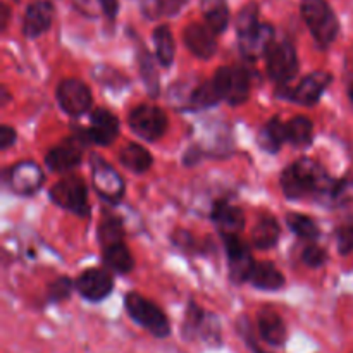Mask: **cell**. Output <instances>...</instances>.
Segmentation results:
<instances>
[{"label":"cell","instance_id":"cell-1","mask_svg":"<svg viewBox=\"0 0 353 353\" xmlns=\"http://www.w3.org/2000/svg\"><path fill=\"white\" fill-rule=\"evenodd\" d=\"M338 181L327 176L323 165L317 164L312 159H302L290 168H286L281 174L283 192L288 199L300 200L305 196H326L331 202L334 186Z\"/></svg>","mask_w":353,"mask_h":353},{"label":"cell","instance_id":"cell-2","mask_svg":"<svg viewBox=\"0 0 353 353\" xmlns=\"http://www.w3.org/2000/svg\"><path fill=\"white\" fill-rule=\"evenodd\" d=\"M300 10H302V17L309 26L314 40L321 47H327L333 43L338 30H340V24L326 0H302Z\"/></svg>","mask_w":353,"mask_h":353},{"label":"cell","instance_id":"cell-3","mask_svg":"<svg viewBox=\"0 0 353 353\" xmlns=\"http://www.w3.org/2000/svg\"><path fill=\"white\" fill-rule=\"evenodd\" d=\"M124 305H126L131 319L143 326L148 333L157 338L169 336V333H171L169 319L154 302L143 299L138 293H128L126 299H124Z\"/></svg>","mask_w":353,"mask_h":353},{"label":"cell","instance_id":"cell-4","mask_svg":"<svg viewBox=\"0 0 353 353\" xmlns=\"http://www.w3.org/2000/svg\"><path fill=\"white\" fill-rule=\"evenodd\" d=\"M50 199L59 207L76 216H88V192H86L85 181L78 176H69L55 183L50 188Z\"/></svg>","mask_w":353,"mask_h":353},{"label":"cell","instance_id":"cell-5","mask_svg":"<svg viewBox=\"0 0 353 353\" xmlns=\"http://www.w3.org/2000/svg\"><path fill=\"white\" fill-rule=\"evenodd\" d=\"M212 81L221 99L231 105H241L250 95V76L243 68L217 69Z\"/></svg>","mask_w":353,"mask_h":353},{"label":"cell","instance_id":"cell-6","mask_svg":"<svg viewBox=\"0 0 353 353\" xmlns=\"http://www.w3.org/2000/svg\"><path fill=\"white\" fill-rule=\"evenodd\" d=\"M131 131L147 141H155L168 130V117L155 105H138L128 117Z\"/></svg>","mask_w":353,"mask_h":353},{"label":"cell","instance_id":"cell-7","mask_svg":"<svg viewBox=\"0 0 353 353\" xmlns=\"http://www.w3.org/2000/svg\"><path fill=\"white\" fill-rule=\"evenodd\" d=\"M269 78L276 83H286L296 74L299 59L295 47L290 41H274L265 54Z\"/></svg>","mask_w":353,"mask_h":353},{"label":"cell","instance_id":"cell-8","mask_svg":"<svg viewBox=\"0 0 353 353\" xmlns=\"http://www.w3.org/2000/svg\"><path fill=\"white\" fill-rule=\"evenodd\" d=\"M57 102L69 116H81L92 105V92L79 79H64L57 86Z\"/></svg>","mask_w":353,"mask_h":353},{"label":"cell","instance_id":"cell-9","mask_svg":"<svg viewBox=\"0 0 353 353\" xmlns=\"http://www.w3.org/2000/svg\"><path fill=\"white\" fill-rule=\"evenodd\" d=\"M93 172V186H95L97 193L102 196L103 200L110 203H116L123 199L124 195V181L119 176V172L114 168H110L105 161L99 157H93L92 164Z\"/></svg>","mask_w":353,"mask_h":353},{"label":"cell","instance_id":"cell-10","mask_svg":"<svg viewBox=\"0 0 353 353\" xmlns=\"http://www.w3.org/2000/svg\"><path fill=\"white\" fill-rule=\"evenodd\" d=\"M76 288L81 293L83 299L90 302H102L112 293V274L105 269H86L76 281Z\"/></svg>","mask_w":353,"mask_h":353},{"label":"cell","instance_id":"cell-11","mask_svg":"<svg viewBox=\"0 0 353 353\" xmlns=\"http://www.w3.org/2000/svg\"><path fill=\"white\" fill-rule=\"evenodd\" d=\"M9 185L17 195H33L43 185V172L33 161H23L10 169Z\"/></svg>","mask_w":353,"mask_h":353},{"label":"cell","instance_id":"cell-12","mask_svg":"<svg viewBox=\"0 0 353 353\" xmlns=\"http://www.w3.org/2000/svg\"><path fill=\"white\" fill-rule=\"evenodd\" d=\"M224 243H226L228 259H230V272L233 281L236 283L248 281V279H250L252 271H254L255 268L248 247L241 241L240 236L224 238Z\"/></svg>","mask_w":353,"mask_h":353},{"label":"cell","instance_id":"cell-13","mask_svg":"<svg viewBox=\"0 0 353 353\" xmlns=\"http://www.w3.org/2000/svg\"><path fill=\"white\" fill-rule=\"evenodd\" d=\"M333 81V76L326 71H316L307 74L302 81L299 83L295 90L290 93V99L300 105H314L319 102L321 95L326 92L327 86Z\"/></svg>","mask_w":353,"mask_h":353},{"label":"cell","instance_id":"cell-14","mask_svg":"<svg viewBox=\"0 0 353 353\" xmlns=\"http://www.w3.org/2000/svg\"><path fill=\"white\" fill-rule=\"evenodd\" d=\"M117 133H119V119L110 110L103 107L93 110L92 124L86 131L90 141L97 145H110L116 140Z\"/></svg>","mask_w":353,"mask_h":353},{"label":"cell","instance_id":"cell-15","mask_svg":"<svg viewBox=\"0 0 353 353\" xmlns=\"http://www.w3.org/2000/svg\"><path fill=\"white\" fill-rule=\"evenodd\" d=\"M183 40L188 50L200 59H210L217 50V41L212 31L202 24H188L183 31Z\"/></svg>","mask_w":353,"mask_h":353},{"label":"cell","instance_id":"cell-16","mask_svg":"<svg viewBox=\"0 0 353 353\" xmlns=\"http://www.w3.org/2000/svg\"><path fill=\"white\" fill-rule=\"evenodd\" d=\"M52 19H54V7L50 2L38 0L28 6L24 12L23 21V33L28 38H37L43 34L50 28Z\"/></svg>","mask_w":353,"mask_h":353},{"label":"cell","instance_id":"cell-17","mask_svg":"<svg viewBox=\"0 0 353 353\" xmlns=\"http://www.w3.org/2000/svg\"><path fill=\"white\" fill-rule=\"evenodd\" d=\"M240 48L248 59H259L268 54L271 45L274 43V30L271 24H259L255 30L240 34Z\"/></svg>","mask_w":353,"mask_h":353},{"label":"cell","instance_id":"cell-18","mask_svg":"<svg viewBox=\"0 0 353 353\" xmlns=\"http://www.w3.org/2000/svg\"><path fill=\"white\" fill-rule=\"evenodd\" d=\"M81 161V145L78 143L76 138H69V140L62 141L61 145L52 148L45 157L48 169L55 172H65L69 169L76 168Z\"/></svg>","mask_w":353,"mask_h":353},{"label":"cell","instance_id":"cell-19","mask_svg":"<svg viewBox=\"0 0 353 353\" xmlns=\"http://www.w3.org/2000/svg\"><path fill=\"white\" fill-rule=\"evenodd\" d=\"M212 219L216 226L219 228L221 234L224 238L240 236V231L245 226V216L238 207L230 205L226 202H221L214 207Z\"/></svg>","mask_w":353,"mask_h":353},{"label":"cell","instance_id":"cell-20","mask_svg":"<svg viewBox=\"0 0 353 353\" xmlns=\"http://www.w3.org/2000/svg\"><path fill=\"white\" fill-rule=\"evenodd\" d=\"M259 331H261L262 340L272 347L285 345L286 336H288L283 319L272 310H262L261 316H259Z\"/></svg>","mask_w":353,"mask_h":353},{"label":"cell","instance_id":"cell-21","mask_svg":"<svg viewBox=\"0 0 353 353\" xmlns=\"http://www.w3.org/2000/svg\"><path fill=\"white\" fill-rule=\"evenodd\" d=\"M200 7H202L207 28L214 34L224 33L230 23V9H228L226 0H202Z\"/></svg>","mask_w":353,"mask_h":353},{"label":"cell","instance_id":"cell-22","mask_svg":"<svg viewBox=\"0 0 353 353\" xmlns=\"http://www.w3.org/2000/svg\"><path fill=\"white\" fill-rule=\"evenodd\" d=\"M103 250V262L110 271L119 272V274H128L133 269L134 262L131 257L130 250H128L124 241H117V243L107 245L102 248Z\"/></svg>","mask_w":353,"mask_h":353},{"label":"cell","instance_id":"cell-23","mask_svg":"<svg viewBox=\"0 0 353 353\" xmlns=\"http://www.w3.org/2000/svg\"><path fill=\"white\" fill-rule=\"evenodd\" d=\"M119 161L130 171L141 174L152 165V155L138 143H126L119 152Z\"/></svg>","mask_w":353,"mask_h":353},{"label":"cell","instance_id":"cell-24","mask_svg":"<svg viewBox=\"0 0 353 353\" xmlns=\"http://www.w3.org/2000/svg\"><path fill=\"white\" fill-rule=\"evenodd\" d=\"M248 281L259 290H268V292H274V290L283 288L285 285V278L281 272L269 262H262V264H255L254 271H252L250 279Z\"/></svg>","mask_w":353,"mask_h":353},{"label":"cell","instance_id":"cell-25","mask_svg":"<svg viewBox=\"0 0 353 353\" xmlns=\"http://www.w3.org/2000/svg\"><path fill=\"white\" fill-rule=\"evenodd\" d=\"M279 240V224L272 217H262L259 219L257 226L252 231V241L257 248L268 250L272 248Z\"/></svg>","mask_w":353,"mask_h":353},{"label":"cell","instance_id":"cell-26","mask_svg":"<svg viewBox=\"0 0 353 353\" xmlns=\"http://www.w3.org/2000/svg\"><path fill=\"white\" fill-rule=\"evenodd\" d=\"M285 141H288L286 124L283 123L281 119H278V117H274V119L269 121L264 126V130L261 131V140H259V143H261V147L264 148V150L274 154V152H278L279 148H281V145L285 143Z\"/></svg>","mask_w":353,"mask_h":353},{"label":"cell","instance_id":"cell-27","mask_svg":"<svg viewBox=\"0 0 353 353\" xmlns=\"http://www.w3.org/2000/svg\"><path fill=\"white\" fill-rule=\"evenodd\" d=\"M154 45H155V55H157L159 62L164 68H169L174 61V38H172L171 30L168 26H157L154 30Z\"/></svg>","mask_w":353,"mask_h":353},{"label":"cell","instance_id":"cell-28","mask_svg":"<svg viewBox=\"0 0 353 353\" xmlns=\"http://www.w3.org/2000/svg\"><path fill=\"white\" fill-rule=\"evenodd\" d=\"M314 128L309 117L296 116L286 124V134H288V141L295 147H307L312 141Z\"/></svg>","mask_w":353,"mask_h":353},{"label":"cell","instance_id":"cell-29","mask_svg":"<svg viewBox=\"0 0 353 353\" xmlns=\"http://www.w3.org/2000/svg\"><path fill=\"white\" fill-rule=\"evenodd\" d=\"M331 203L347 216L348 223L353 224V178H345L334 186Z\"/></svg>","mask_w":353,"mask_h":353},{"label":"cell","instance_id":"cell-30","mask_svg":"<svg viewBox=\"0 0 353 353\" xmlns=\"http://www.w3.org/2000/svg\"><path fill=\"white\" fill-rule=\"evenodd\" d=\"M138 65H140V74L143 79L145 86H147L148 93L154 97H157L159 93V72L155 69L154 61H152V55L148 54L147 48L143 45H140V54H138Z\"/></svg>","mask_w":353,"mask_h":353},{"label":"cell","instance_id":"cell-31","mask_svg":"<svg viewBox=\"0 0 353 353\" xmlns=\"http://www.w3.org/2000/svg\"><path fill=\"white\" fill-rule=\"evenodd\" d=\"M286 223H288L290 230L303 240H316L319 236V228L309 216L292 212L286 217Z\"/></svg>","mask_w":353,"mask_h":353},{"label":"cell","instance_id":"cell-32","mask_svg":"<svg viewBox=\"0 0 353 353\" xmlns=\"http://www.w3.org/2000/svg\"><path fill=\"white\" fill-rule=\"evenodd\" d=\"M219 100H221V97H219V93H217L216 86H214V81L203 83V85H199L193 88L190 109L192 110L207 109V107L216 105Z\"/></svg>","mask_w":353,"mask_h":353},{"label":"cell","instance_id":"cell-33","mask_svg":"<svg viewBox=\"0 0 353 353\" xmlns=\"http://www.w3.org/2000/svg\"><path fill=\"white\" fill-rule=\"evenodd\" d=\"M205 319L207 314L195 302L190 303L188 310H186L185 323H183V336L186 340H193V338L200 336V331H202Z\"/></svg>","mask_w":353,"mask_h":353},{"label":"cell","instance_id":"cell-34","mask_svg":"<svg viewBox=\"0 0 353 353\" xmlns=\"http://www.w3.org/2000/svg\"><path fill=\"white\" fill-rule=\"evenodd\" d=\"M123 234V224H121V221L116 219V217H107V219L100 224L99 240L102 248L107 247V245L117 243V241H124Z\"/></svg>","mask_w":353,"mask_h":353},{"label":"cell","instance_id":"cell-35","mask_svg":"<svg viewBox=\"0 0 353 353\" xmlns=\"http://www.w3.org/2000/svg\"><path fill=\"white\" fill-rule=\"evenodd\" d=\"M234 24H236L238 37H240V34L248 33V31L255 30V28L261 24V23H259V7H257V3H254V2L247 3V6H245L243 9L238 12Z\"/></svg>","mask_w":353,"mask_h":353},{"label":"cell","instance_id":"cell-36","mask_svg":"<svg viewBox=\"0 0 353 353\" xmlns=\"http://www.w3.org/2000/svg\"><path fill=\"white\" fill-rule=\"evenodd\" d=\"M72 292V281L69 278H59L48 288V299L50 302H64L65 299L71 296Z\"/></svg>","mask_w":353,"mask_h":353},{"label":"cell","instance_id":"cell-37","mask_svg":"<svg viewBox=\"0 0 353 353\" xmlns=\"http://www.w3.org/2000/svg\"><path fill=\"white\" fill-rule=\"evenodd\" d=\"M336 243H338V250H340L341 255L350 254L353 250V224L347 223L341 228H338Z\"/></svg>","mask_w":353,"mask_h":353},{"label":"cell","instance_id":"cell-38","mask_svg":"<svg viewBox=\"0 0 353 353\" xmlns=\"http://www.w3.org/2000/svg\"><path fill=\"white\" fill-rule=\"evenodd\" d=\"M326 250L317 247V245H310V247H307L302 254L303 264L309 265V268H321V265L326 262Z\"/></svg>","mask_w":353,"mask_h":353},{"label":"cell","instance_id":"cell-39","mask_svg":"<svg viewBox=\"0 0 353 353\" xmlns=\"http://www.w3.org/2000/svg\"><path fill=\"white\" fill-rule=\"evenodd\" d=\"M186 3L188 0H154L157 14H164V16H176Z\"/></svg>","mask_w":353,"mask_h":353},{"label":"cell","instance_id":"cell-40","mask_svg":"<svg viewBox=\"0 0 353 353\" xmlns=\"http://www.w3.org/2000/svg\"><path fill=\"white\" fill-rule=\"evenodd\" d=\"M119 74L117 71H114V69H109L105 68V65H100V68H97L95 71H93V76H95L97 79H99L100 83H103V85H109V86H123L124 83H126V78L123 79H114L112 76Z\"/></svg>","mask_w":353,"mask_h":353},{"label":"cell","instance_id":"cell-41","mask_svg":"<svg viewBox=\"0 0 353 353\" xmlns=\"http://www.w3.org/2000/svg\"><path fill=\"white\" fill-rule=\"evenodd\" d=\"M16 143V131L9 126L0 128V150H7Z\"/></svg>","mask_w":353,"mask_h":353},{"label":"cell","instance_id":"cell-42","mask_svg":"<svg viewBox=\"0 0 353 353\" xmlns=\"http://www.w3.org/2000/svg\"><path fill=\"white\" fill-rule=\"evenodd\" d=\"M99 3L109 19H114V17H116L117 9H119V3H117V0H99Z\"/></svg>","mask_w":353,"mask_h":353},{"label":"cell","instance_id":"cell-43","mask_svg":"<svg viewBox=\"0 0 353 353\" xmlns=\"http://www.w3.org/2000/svg\"><path fill=\"white\" fill-rule=\"evenodd\" d=\"M2 10H3V17H2V28H6V24H7V17H9V9H7V6H3V7H2Z\"/></svg>","mask_w":353,"mask_h":353},{"label":"cell","instance_id":"cell-44","mask_svg":"<svg viewBox=\"0 0 353 353\" xmlns=\"http://www.w3.org/2000/svg\"><path fill=\"white\" fill-rule=\"evenodd\" d=\"M250 345H252V348H254V353H268V352L261 350V348H259L257 345H255V341H254V340H250Z\"/></svg>","mask_w":353,"mask_h":353},{"label":"cell","instance_id":"cell-45","mask_svg":"<svg viewBox=\"0 0 353 353\" xmlns=\"http://www.w3.org/2000/svg\"><path fill=\"white\" fill-rule=\"evenodd\" d=\"M348 95H350V102L353 103V85L350 86V92H348Z\"/></svg>","mask_w":353,"mask_h":353}]
</instances>
